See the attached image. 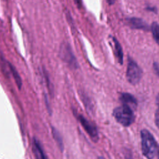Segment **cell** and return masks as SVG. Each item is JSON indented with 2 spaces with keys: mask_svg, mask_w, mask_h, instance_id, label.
I'll list each match as a JSON object with an SVG mask.
<instances>
[{
  "mask_svg": "<svg viewBox=\"0 0 159 159\" xmlns=\"http://www.w3.org/2000/svg\"><path fill=\"white\" fill-rule=\"evenodd\" d=\"M112 115L117 122L124 127L130 125L135 120V116L132 108L125 104L115 108Z\"/></svg>",
  "mask_w": 159,
  "mask_h": 159,
  "instance_id": "7a4b0ae2",
  "label": "cell"
},
{
  "mask_svg": "<svg viewBox=\"0 0 159 159\" xmlns=\"http://www.w3.org/2000/svg\"><path fill=\"white\" fill-rule=\"evenodd\" d=\"M126 23L132 29L148 30L149 27L148 24L142 19L137 17H129L126 19Z\"/></svg>",
  "mask_w": 159,
  "mask_h": 159,
  "instance_id": "8992f818",
  "label": "cell"
},
{
  "mask_svg": "<svg viewBox=\"0 0 159 159\" xmlns=\"http://www.w3.org/2000/svg\"><path fill=\"white\" fill-rule=\"evenodd\" d=\"M155 122L157 127L159 129V109L157 110L155 114Z\"/></svg>",
  "mask_w": 159,
  "mask_h": 159,
  "instance_id": "4fadbf2b",
  "label": "cell"
},
{
  "mask_svg": "<svg viewBox=\"0 0 159 159\" xmlns=\"http://www.w3.org/2000/svg\"><path fill=\"white\" fill-rule=\"evenodd\" d=\"M153 66L156 75L159 77V63H158L157 62H154Z\"/></svg>",
  "mask_w": 159,
  "mask_h": 159,
  "instance_id": "5bb4252c",
  "label": "cell"
},
{
  "mask_svg": "<svg viewBox=\"0 0 159 159\" xmlns=\"http://www.w3.org/2000/svg\"><path fill=\"white\" fill-rule=\"evenodd\" d=\"M106 1H107L109 4H113L115 2L116 0H106Z\"/></svg>",
  "mask_w": 159,
  "mask_h": 159,
  "instance_id": "2e32d148",
  "label": "cell"
},
{
  "mask_svg": "<svg viewBox=\"0 0 159 159\" xmlns=\"http://www.w3.org/2000/svg\"><path fill=\"white\" fill-rule=\"evenodd\" d=\"M125 158H126V159H129V158H128V157H127V155H126V157H125ZM130 159H132L131 157H130Z\"/></svg>",
  "mask_w": 159,
  "mask_h": 159,
  "instance_id": "ffe728a7",
  "label": "cell"
},
{
  "mask_svg": "<svg viewBox=\"0 0 159 159\" xmlns=\"http://www.w3.org/2000/svg\"><path fill=\"white\" fill-rule=\"evenodd\" d=\"M142 152L147 159H153L157 155V144L152 134L147 129H143L140 132Z\"/></svg>",
  "mask_w": 159,
  "mask_h": 159,
  "instance_id": "6da1fadb",
  "label": "cell"
},
{
  "mask_svg": "<svg viewBox=\"0 0 159 159\" xmlns=\"http://www.w3.org/2000/svg\"><path fill=\"white\" fill-rule=\"evenodd\" d=\"M59 55L61 59L71 68H78V64L77 60L73 53L70 45L68 43L64 42L61 43L59 50Z\"/></svg>",
  "mask_w": 159,
  "mask_h": 159,
  "instance_id": "3957f363",
  "label": "cell"
},
{
  "mask_svg": "<svg viewBox=\"0 0 159 159\" xmlns=\"http://www.w3.org/2000/svg\"><path fill=\"white\" fill-rule=\"evenodd\" d=\"M98 159H105L104 157H99Z\"/></svg>",
  "mask_w": 159,
  "mask_h": 159,
  "instance_id": "d6986e66",
  "label": "cell"
},
{
  "mask_svg": "<svg viewBox=\"0 0 159 159\" xmlns=\"http://www.w3.org/2000/svg\"><path fill=\"white\" fill-rule=\"evenodd\" d=\"M127 81L132 84H137L142 76V71L140 66L132 59L129 58L127 68Z\"/></svg>",
  "mask_w": 159,
  "mask_h": 159,
  "instance_id": "277c9868",
  "label": "cell"
},
{
  "mask_svg": "<svg viewBox=\"0 0 159 159\" xmlns=\"http://www.w3.org/2000/svg\"><path fill=\"white\" fill-rule=\"evenodd\" d=\"M8 65H9L10 71H11V72L12 75V76L15 80L16 84L18 89H20L22 85V79H21L20 76L19 75L18 71L16 69V68L12 64H11L10 63H8Z\"/></svg>",
  "mask_w": 159,
  "mask_h": 159,
  "instance_id": "30bf717a",
  "label": "cell"
},
{
  "mask_svg": "<svg viewBox=\"0 0 159 159\" xmlns=\"http://www.w3.org/2000/svg\"><path fill=\"white\" fill-rule=\"evenodd\" d=\"M157 155H158V158L159 159V147H158V148H157Z\"/></svg>",
  "mask_w": 159,
  "mask_h": 159,
  "instance_id": "ac0fdd59",
  "label": "cell"
},
{
  "mask_svg": "<svg viewBox=\"0 0 159 159\" xmlns=\"http://www.w3.org/2000/svg\"><path fill=\"white\" fill-rule=\"evenodd\" d=\"M119 99L123 104L127 105L130 107H132L134 108H135L137 106L136 99L133 95H132L130 93H122L120 96Z\"/></svg>",
  "mask_w": 159,
  "mask_h": 159,
  "instance_id": "ba28073f",
  "label": "cell"
},
{
  "mask_svg": "<svg viewBox=\"0 0 159 159\" xmlns=\"http://www.w3.org/2000/svg\"><path fill=\"white\" fill-rule=\"evenodd\" d=\"M156 101H157V105L159 106V94L157 95V98H156Z\"/></svg>",
  "mask_w": 159,
  "mask_h": 159,
  "instance_id": "e0dca14e",
  "label": "cell"
},
{
  "mask_svg": "<svg viewBox=\"0 0 159 159\" xmlns=\"http://www.w3.org/2000/svg\"><path fill=\"white\" fill-rule=\"evenodd\" d=\"M78 119L83 126V129L91 138V139L94 142H97L99 139V135L97 128L93 122L86 119L82 115H78Z\"/></svg>",
  "mask_w": 159,
  "mask_h": 159,
  "instance_id": "5b68a950",
  "label": "cell"
},
{
  "mask_svg": "<svg viewBox=\"0 0 159 159\" xmlns=\"http://www.w3.org/2000/svg\"><path fill=\"white\" fill-rule=\"evenodd\" d=\"M76 4V6L80 8V7L81 6V0H75Z\"/></svg>",
  "mask_w": 159,
  "mask_h": 159,
  "instance_id": "9a60e30c",
  "label": "cell"
},
{
  "mask_svg": "<svg viewBox=\"0 0 159 159\" xmlns=\"http://www.w3.org/2000/svg\"><path fill=\"white\" fill-rule=\"evenodd\" d=\"M52 135L53 137V139L55 140L57 144L58 145L59 148L60 149V150L61 152H63V149H64V145H63V139H62V137H61L60 134L53 127H52Z\"/></svg>",
  "mask_w": 159,
  "mask_h": 159,
  "instance_id": "8fae6325",
  "label": "cell"
},
{
  "mask_svg": "<svg viewBox=\"0 0 159 159\" xmlns=\"http://www.w3.org/2000/svg\"><path fill=\"white\" fill-rule=\"evenodd\" d=\"M32 146L33 152L35 159H48L45 153L44 152L40 143L35 138H34L33 139Z\"/></svg>",
  "mask_w": 159,
  "mask_h": 159,
  "instance_id": "52a82bcc",
  "label": "cell"
},
{
  "mask_svg": "<svg viewBox=\"0 0 159 159\" xmlns=\"http://www.w3.org/2000/svg\"><path fill=\"white\" fill-rule=\"evenodd\" d=\"M151 30L155 41L159 45V24L157 22L152 23L151 25Z\"/></svg>",
  "mask_w": 159,
  "mask_h": 159,
  "instance_id": "7c38bea8",
  "label": "cell"
},
{
  "mask_svg": "<svg viewBox=\"0 0 159 159\" xmlns=\"http://www.w3.org/2000/svg\"><path fill=\"white\" fill-rule=\"evenodd\" d=\"M113 42H114V45L115 54L117 58V61L120 65H122L124 55H123V51H122V47H121L120 43L118 42V40L114 37H113Z\"/></svg>",
  "mask_w": 159,
  "mask_h": 159,
  "instance_id": "9c48e42d",
  "label": "cell"
}]
</instances>
